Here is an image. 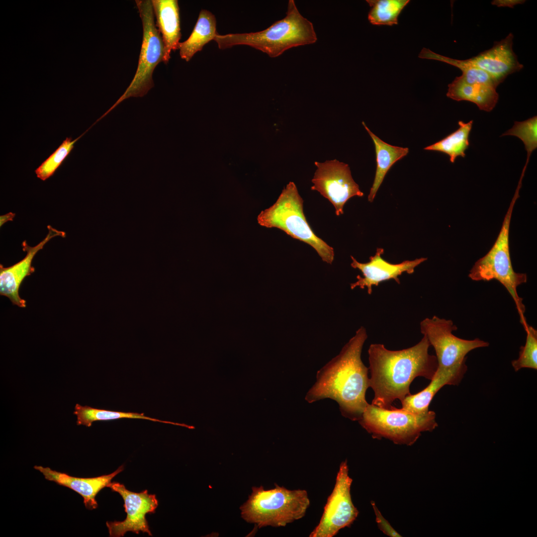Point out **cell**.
Instances as JSON below:
<instances>
[{
	"mask_svg": "<svg viewBox=\"0 0 537 537\" xmlns=\"http://www.w3.org/2000/svg\"><path fill=\"white\" fill-rule=\"evenodd\" d=\"M367 338L366 330L361 326L339 354L318 371L316 381L305 396L308 403L331 399L338 404L343 416L360 420L368 404L365 399L368 368L361 358Z\"/></svg>",
	"mask_w": 537,
	"mask_h": 537,
	"instance_id": "cell-1",
	"label": "cell"
},
{
	"mask_svg": "<svg viewBox=\"0 0 537 537\" xmlns=\"http://www.w3.org/2000/svg\"><path fill=\"white\" fill-rule=\"evenodd\" d=\"M430 343L425 336L416 345L401 350H390L383 344H372L368 350L370 377L374 392L371 404L388 409L396 399L411 394L410 386L417 377L432 380L438 368L437 358L429 354Z\"/></svg>",
	"mask_w": 537,
	"mask_h": 537,
	"instance_id": "cell-2",
	"label": "cell"
},
{
	"mask_svg": "<svg viewBox=\"0 0 537 537\" xmlns=\"http://www.w3.org/2000/svg\"><path fill=\"white\" fill-rule=\"evenodd\" d=\"M286 14L283 19L262 31L224 35L217 33L213 40L220 49L247 45L271 58L279 56L289 49L316 42L317 37L312 23L301 14L293 0L288 1Z\"/></svg>",
	"mask_w": 537,
	"mask_h": 537,
	"instance_id": "cell-3",
	"label": "cell"
},
{
	"mask_svg": "<svg viewBox=\"0 0 537 537\" xmlns=\"http://www.w3.org/2000/svg\"><path fill=\"white\" fill-rule=\"evenodd\" d=\"M274 488L253 487L252 493L241 506L243 519L259 528L285 527L303 518L310 505L306 490H289L275 484Z\"/></svg>",
	"mask_w": 537,
	"mask_h": 537,
	"instance_id": "cell-4",
	"label": "cell"
},
{
	"mask_svg": "<svg viewBox=\"0 0 537 537\" xmlns=\"http://www.w3.org/2000/svg\"><path fill=\"white\" fill-rule=\"evenodd\" d=\"M520 189L516 188L514 195L504 217L498 236L488 252L478 259L469 271L468 277L474 281L495 279L500 282L512 296L520 321L524 329L528 325L525 316V306L523 298L517 292V287L527 281L526 273L514 271L509 249V230L515 203L520 197Z\"/></svg>",
	"mask_w": 537,
	"mask_h": 537,
	"instance_id": "cell-5",
	"label": "cell"
},
{
	"mask_svg": "<svg viewBox=\"0 0 537 537\" xmlns=\"http://www.w3.org/2000/svg\"><path fill=\"white\" fill-rule=\"evenodd\" d=\"M303 200L295 184L290 181L276 202L259 214L258 223L267 228H277L294 239L313 247L322 261L331 264L334 249L314 233L303 212Z\"/></svg>",
	"mask_w": 537,
	"mask_h": 537,
	"instance_id": "cell-6",
	"label": "cell"
},
{
	"mask_svg": "<svg viewBox=\"0 0 537 537\" xmlns=\"http://www.w3.org/2000/svg\"><path fill=\"white\" fill-rule=\"evenodd\" d=\"M436 417L433 411L414 414L393 406L386 409L368 404L358 421L374 439L410 446L422 432H432L438 426Z\"/></svg>",
	"mask_w": 537,
	"mask_h": 537,
	"instance_id": "cell-7",
	"label": "cell"
},
{
	"mask_svg": "<svg viewBox=\"0 0 537 537\" xmlns=\"http://www.w3.org/2000/svg\"><path fill=\"white\" fill-rule=\"evenodd\" d=\"M143 26V38L138 64L133 80L124 93L103 117L124 99L142 97L154 86L153 73L164 60V47L160 33L156 27L152 0H136Z\"/></svg>",
	"mask_w": 537,
	"mask_h": 537,
	"instance_id": "cell-8",
	"label": "cell"
},
{
	"mask_svg": "<svg viewBox=\"0 0 537 537\" xmlns=\"http://www.w3.org/2000/svg\"><path fill=\"white\" fill-rule=\"evenodd\" d=\"M457 329L451 320L434 315L420 323L421 333L427 337L435 351L437 369L466 372V356L475 349L489 346V343L479 338L465 340L454 336Z\"/></svg>",
	"mask_w": 537,
	"mask_h": 537,
	"instance_id": "cell-9",
	"label": "cell"
},
{
	"mask_svg": "<svg viewBox=\"0 0 537 537\" xmlns=\"http://www.w3.org/2000/svg\"><path fill=\"white\" fill-rule=\"evenodd\" d=\"M431 60L443 62L459 68L462 71L448 85L447 96L456 101L466 100L476 104L481 110L489 112L496 105L499 94L497 87L490 77L483 70L473 66L466 60H457L432 52Z\"/></svg>",
	"mask_w": 537,
	"mask_h": 537,
	"instance_id": "cell-10",
	"label": "cell"
},
{
	"mask_svg": "<svg viewBox=\"0 0 537 537\" xmlns=\"http://www.w3.org/2000/svg\"><path fill=\"white\" fill-rule=\"evenodd\" d=\"M352 482L346 459L340 465L334 489L327 499L320 522L310 537H333L340 530L350 527L356 520L358 511L352 500Z\"/></svg>",
	"mask_w": 537,
	"mask_h": 537,
	"instance_id": "cell-11",
	"label": "cell"
},
{
	"mask_svg": "<svg viewBox=\"0 0 537 537\" xmlns=\"http://www.w3.org/2000/svg\"><path fill=\"white\" fill-rule=\"evenodd\" d=\"M317 167L311 189L328 199L335 208L336 215L344 213V206L353 196H363L353 179L349 165L336 159L323 163L315 162Z\"/></svg>",
	"mask_w": 537,
	"mask_h": 537,
	"instance_id": "cell-12",
	"label": "cell"
},
{
	"mask_svg": "<svg viewBox=\"0 0 537 537\" xmlns=\"http://www.w3.org/2000/svg\"><path fill=\"white\" fill-rule=\"evenodd\" d=\"M107 487L119 493L123 499V507L127 514L122 521L107 522L106 526L110 537H123L128 532L139 534L140 532L152 536L146 515L154 513L158 506V500L154 494H148L145 490L134 492L118 482H111Z\"/></svg>",
	"mask_w": 537,
	"mask_h": 537,
	"instance_id": "cell-13",
	"label": "cell"
},
{
	"mask_svg": "<svg viewBox=\"0 0 537 537\" xmlns=\"http://www.w3.org/2000/svg\"><path fill=\"white\" fill-rule=\"evenodd\" d=\"M383 252L384 250L382 248H377L375 255L369 258L368 262L365 263L358 262L351 256L352 260L351 267L359 269L363 275L362 277L360 275H357V281L351 283L350 287L352 289L357 287L361 289L366 287L368 294L370 295L372 292V286H377L383 281L393 279L398 284H400L399 276L403 272L413 273L417 267L427 260V258H420L394 264L389 263L381 257Z\"/></svg>",
	"mask_w": 537,
	"mask_h": 537,
	"instance_id": "cell-14",
	"label": "cell"
},
{
	"mask_svg": "<svg viewBox=\"0 0 537 537\" xmlns=\"http://www.w3.org/2000/svg\"><path fill=\"white\" fill-rule=\"evenodd\" d=\"M47 228L48 233L46 237L35 246H29L25 241L22 242V249L26 252L22 260L9 267L0 265V294L7 297L13 305L19 307H26V301L20 297L19 289L24 279L35 271V268L32 266L34 256L52 238L65 236L63 231L57 230L50 225Z\"/></svg>",
	"mask_w": 537,
	"mask_h": 537,
	"instance_id": "cell-15",
	"label": "cell"
},
{
	"mask_svg": "<svg viewBox=\"0 0 537 537\" xmlns=\"http://www.w3.org/2000/svg\"><path fill=\"white\" fill-rule=\"evenodd\" d=\"M513 38L511 33L501 41L495 42L490 49L466 60L486 72L497 87L509 75L519 72L523 68L513 50Z\"/></svg>",
	"mask_w": 537,
	"mask_h": 537,
	"instance_id": "cell-16",
	"label": "cell"
},
{
	"mask_svg": "<svg viewBox=\"0 0 537 537\" xmlns=\"http://www.w3.org/2000/svg\"><path fill=\"white\" fill-rule=\"evenodd\" d=\"M34 468L41 472L46 479L68 487L79 494L83 498L86 508L89 510H93L98 507L95 500L97 494L101 489L107 487L112 479L124 469L122 465L109 474L91 478H81L72 476L48 467L35 466Z\"/></svg>",
	"mask_w": 537,
	"mask_h": 537,
	"instance_id": "cell-17",
	"label": "cell"
},
{
	"mask_svg": "<svg viewBox=\"0 0 537 537\" xmlns=\"http://www.w3.org/2000/svg\"><path fill=\"white\" fill-rule=\"evenodd\" d=\"M156 25L164 47L163 62L168 63L172 51L179 49L181 38L179 9L177 0H152Z\"/></svg>",
	"mask_w": 537,
	"mask_h": 537,
	"instance_id": "cell-18",
	"label": "cell"
},
{
	"mask_svg": "<svg viewBox=\"0 0 537 537\" xmlns=\"http://www.w3.org/2000/svg\"><path fill=\"white\" fill-rule=\"evenodd\" d=\"M465 372L437 369L430 383L423 390L410 394L402 400V409L414 414H421L429 411V406L436 394L446 385H458Z\"/></svg>",
	"mask_w": 537,
	"mask_h": 537,
	"instance_id": "cell-19",
	"label": "cell"
},
{
	"mask_svg": "<svg viewBox=\"0 0 537 537\" xmlns=\"http://www.w3.org/2000/svg\"><path fill=\"white\" fill-rule=\"evenodd\" d=\"M362 124L373 141L376 154V169L373 182L368 196V201L372 202L389 169L397 161L408 154L409 149L392 146L384 142L373 134L363 121Z\"/></svg>",
	"mask_w": 537,
	"mask_h": 537,
	"instance_id": "cell-20",
	"label": "cell"
},
{
	"mask_svg": "<svg viewBox=\"0 0 537 537\" xmlns=\"http://www.w3.org/2000/svg\"><path fill=\"white\" fill-rule=\"evenodd\" d=\"M217 33L215 15L208 10L202 9L190 36L179 45L180 58L189 61L206 44L213 40Z\"/></svg>",
	"mask_w": 537,
	"mask_h": 537,
	"instance_id": "cell-21",
	"label": "cell"
},
{
	"mask_svg": "<svg viewBox=\"0 0 537 537\" xmlns=\"http://www.w3.org/2000/svg\"><path fill=\"white\" fill-rule=\"evenodd\" d=\"M458 128L442 140L424 148L425 150L443 153L449 157L453 163L458 157H465V151L469 146V135L472 128L473 120L467 123L458 122Z\"/></svg>",
	"mask_w": 537,
	"mask_h": 537,
	"instance_id": "cell-22",
	"label": "cell"
},
{
	"mask_svg": "<svg viewBox=\"0 0 537 537\" xmlns=\"http://www.w3.org/2000/svg\"><path fill=\"white\" fill-rule=\"evenodd\" d=\"M74 414L77 416V425H84L87 427L91 426L96 421H108L122 418L139 419L154 422L179 425L184 427L187 425L170 421L159 420L144 415L143 413L123 412L92 408L88 406H82L76 404Z\"/></svg>",
	"mask_w": 537,
	"mask_h": 537,
	"instance_id": "cell-23",
	"label": "cell"
},
{
	"mask_svg": "<svg viewBox=\"0 0 537 537\" xmlns=\"http://www.w3.org/2000/svg\"><path fill=\"white\" fill-rule=\"evenodd\" d=\"M370 7L369 22L376 25L392 26L398 23V16L409 0H367Z\"/></svg>",
	"mask_w": 537,
	"mask_h": 537,
	"instance_id": "cell-24",
	"label": "cell"
},
{
	"mask_svg": "<svg viewBox=\"0 0 537 537\" xmlns=\"http://www.w3.org/2000/svg\"><path fill=\"white\" fill-rule=\"evenodd\" d=\"M525 330L527 333L525 345L521 347L519 358L512 361L515 371L523 368L537 369V331L529 325Z\"/></svg>",
	"mask_w": 537,
	"mask_h": 537,
	"instance_id": "cell-25",
	"label": "cell"
},
{
	"mask_svg": "<svg viewBox=\"0 0 537 537\" xmlns=\"http://www.w3.org/2000/svg\"><path fill=\"white\" fill-rule=\"evenodd\" d=\"M78 139L72 140L71 137H67L55 151L36 169L37 178L45 180L52 176L73 149Z\"/></svg>",
	"mask_w": 537,
	"mask_h": 537,
	"instance_id": "cell-26",
	"label": "cell"
},
{
	"mask_svg": "<svg viewBox=\"0 0 537 537\" xmlns=\"http://www.w3.org/2000/svg\"><path fill=\"white\" fill-rule=\"evenodd\" d=\"M371 504L375 515V521L379 530L390 537H400L401 536L391 526L388 521L382 515L377 508L375 502L371 501Z\"/></svg>",
	"mask_w": 537,
	"mask_h": 537,
	"instance_id": "cell-27",
	"label": "cell"
},
{
	"mask_svg": "<svg viewBox=\"0 0 537 537\" xmlns=\"http://www.w3.org/2000/svg\"><path fill=\"white\" fill-rule=\"evenodd\" d=\"M525 1L524 0H494L491 1V4L498 7L507 6L513 8L516 5L523 4Z\"/></svg>",
	"mask_w": 537,
	"mask_h": 537,
	"instance_id": "cell-28",
	"label": "cell"
}]
</instances>
